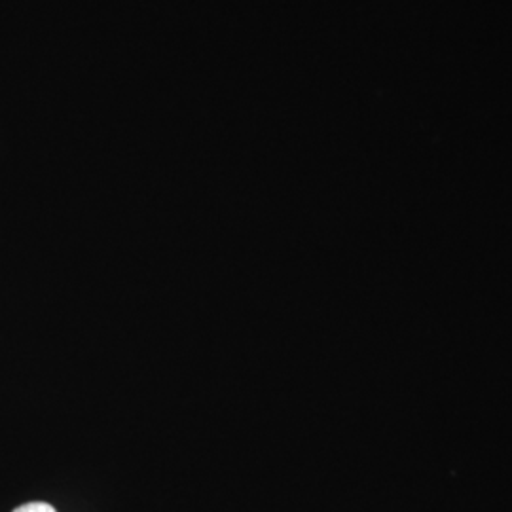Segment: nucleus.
I'll list each match as a JSON object with an SVG mask.
<instances>
[{
    "label": "nucleus",
    "mask_w": 512,
    "mask_h": 512,
    "mask_svg": "<svg viewBox=\"0 0 512 512\" xmlns=\"http://www.w3.org/2000/svg\"><path fill=\"white\" fill-rule=\"evenodd\" d=\"M14 512H57L52 505L48 503H27V505H21Z\"/></svg>",
    "instance_id": "nucleus-1"
}]
</instances>
